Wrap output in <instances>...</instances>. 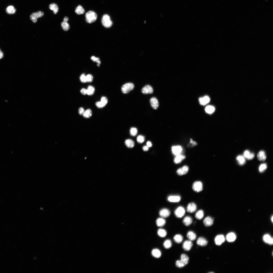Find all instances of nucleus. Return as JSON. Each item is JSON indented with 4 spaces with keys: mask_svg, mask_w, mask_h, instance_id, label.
I'll use <instances>...</instances> for the list:
<instances>
[{
    "mask_svg": "<svg viewBox=\"0 0 273 273\" xmlns=\"http://www.w3.org/2000/svg\"><path fill=\"white\" fill-rule=\"evenodd\" d=\"M189 257L186 254H183L181 256V260H178L176 262V266L179 268L184 267L189 263Z\"/></svg>",
    "mask_w": 273,
    "mask_h": 273,
    "instance_id": "1",
    "label": "nucleus"
},
{
    "mask_svg": "<svg viewBox=\"0 0 273 273\" xmlns=\"http://www.w3.org/2000/svg\"><path fill=\"white\" fill-rule=\"evenodd\" d=\"M85 16L86 22L89 23L95 22L97 17L96 14L95 12L92 11H88L85 14Z\"/></svg>",
    "mask_w": 273,
    "mask_h": 273,
    "instance_id": "2",
    "label": "nucleus"
},
{
    "mask_svg": "<svg viewBox=\"0 0 273 273\" xmlns=\"http://www.w3.org/2000/svg\"><path fill=\"white\" fill-rule=\"evenodd\" d=\"M101 22L103 26L106 28L110 27L113 24L109 16L107 14H105L103 16Z\"/></svg>",
    "mask_w": 273,
    "mask_h": 273,
    "instance_id": "3",
    "label": "nucleus"
},
{
    "mask_svg": "<svg viewBox=\"0 0 273 273\" xmlns=\"http://www.w3.org/2000/svg\"><path fill=\"white\" fill-rule=\"evenodd\" d=\"M134 84L132 83H127L124 84L121 88V91L124 94H127L134 89Z\"/></svg>",
    "mask_w": 273,
    "mask_h": 273,
    "instance_id": "4",
    "label": "nucleus"
},
{
    "mask_svg": "<svg viewBox=\"0 0 273 273\" xmlns=\"http://www.w3.org/2000/svg\"><path fill=\"white\" fill-rule=\"evenodd\" d=\"M44 12L40 11L32 13L30 16V19L31 21L34 23H35L37 22V19L41 18L44 15Z\"/></svg>",
    "mask_w": 273,
    "mask_h": 273,
    "instance_id": "5",
    "label": "nucleus"
},
{
    "mask_svg": "<svg viewBox=\"0 0 273 273\" xmlns=\"http://www.w3.org/2000/svg\"><path fill=\"white\" fill-rule=\"evenodd\" d=\"M193 189L195 192L199 193L203 189V184L200 181L194 182L193 185Z\"/></svg>",
    "mask_w": 273,
    "mask_h": 273,
    "instance_id": "6",
    "label": "nucleus"
},
{
    "mask_svg": "<svg viewBox=\"0 0 273 273\" xmlns=\"http://www.w3.org/2000/svg\"><path fill=\"white\" fill-rule=\"evenodd\" d=\"M185 213V210L182 207H179L175 210L174 214L177 218H181L184 215Z\"/></svg>",
    "mask_w": 273,
    "mask_h": 273,
    "instance_id": "7",
    "label": "nucleus"
},
{
    "mask_svg": "<svg viewBox=\"0 0 273 273\" xmlns=\"http://www.w3.org/2000/svg\"><path fill=\"white\" fill-rule=\"evenodd\" d=\"M193 246L192 241L190 240H186L183 243V249L186 251H188L191 249Z\"/></svg>",
    "mask_w": 273,
    "mask_h": 273,
    "instance_id": "8",
    "label": "nucleus"
},
{
    "mask_svg": "<svg viewBox=\"0 0 273 273\" xmlns=\"http://www.w3.org/2000/svg\"><path fill=\"white\" fill-rule=\"evenodd\" d=\"M141 91L144 94H152L154 92L153 88L150 85H145L142 89Z\"/></svg>",
    "mask_w": 273,
    "mask_h": 273,
    "instance_id": "9",
    "label": "nucleus"
},
{
    "mask_svg": "<svg viewBox=\"0 0 273 273\" xmlns=\"http://www.w3.org/2000/svg\"><path fill=\"white\" fill-rule=\"evenodd\" d=\"M189 168L188 166H184L179 169L177 171V173L179 176H181L186 174L189 172Z\"/></svg>",
    "mask_w": 273,
    "mask_h": 273,
    "instance_id": "10",
    "label": "nucleus"
},
{
    "mask_svg": "<svg viewBox=\"0 0 273 273\" xmlns=\"http://www.w3.org/2000/svg\"><path fill=\"white\" fill-rule=\"evenodd\" d=\"M225 241V238L224 236L221 235H217L215 238L214 241L215 244L218 246L221 245Z\"/></svg>",
    "mask_w": 273,
    "mask_h": 273,
    "instance_id": "11",
    "label": "nucleus"
},
{
    "mask_svg": "<svg viewBox=\"0 0 273 273\" xmlns=\"http://www.w3.org/2000/svg\"><path fill=\"white\" fill-rule=\"evenodd\" d=\"M197 206L194 203H191L189 204L187 208V212L190 213H193L196 211L197 209Z\"/></svg>",
    "mask_w": 273,
    "mask_h": 273,
    "instance_id": "12",
    "label": "nucleus"
},
{
    "mask_svg": "<svg viewBox=\"0 0 273 273\" xmlns=\"http://www.w3.org/2000/svg\"><path fill=\"white\" fill-rule=\"evenodd\" d=\"M198 245L202 247L206 246L207 245L208 242L207 240L204 238L201 237L199 238L197 241Z\"/></svg>",
    "mask_w": 273,
    "mask_h": 273,
    "instance_id": "13",
    "label": "nucleus"
},
{
    "mask_svg": "<svg viewBox=\"0 0 273 273\" xmlns=\"http://www.w3.org/2000/svg\"><path fill=\"white\" fill-rule=\"evenodd\" d=\"M150 102L151 106L154 109H157L159 106L158 100L155 97H153L151 99Z\"/></svg>",
    "mask_w": 273,
    "mask_h": 273,
    "instance_id": "14",
    "label": "nucleus"
},
{
    "mask_svg": "<svg viewBox=\"0 0 273 273\" xmlns=\"http://www.w3.org/2000/svg\"><path fill=\"white\" fill-rule=\"evenodd\" d=\"M214 220L211 217L208 216L203 221V223L206 227H209L212 225L213 223Z\"/></svg>",
    "mask_w": 273,
    "mask_h": 273,
    "instance_id": "15",
    "label": "nucleus"
},
{
    "mask_svg": "<svg viewBox=\"0 0 273 273\" xmlns=\"http://www.w3.org/2000/svg\"><path fill=\"white\" fill-rule=\"evenodd\" d=\"M210 97L208 96L200 98L199 99V103L203 105H205L210 102Z\"/></svg>",
    "mask_w": 273,
    "mask_h": 273,
    "instance_id": "16",
    "label": "nucleus"
},
{
    "mask_svg": "<svg viewBox=\"0 0 273 273\" xmlns=\"http://www.w3.org/2000/svg\"><path fill=\"white\" fill-rule=\"evenodd\" d=\"M182 149L181 146H173L172 150L173 153L175 155H179L181 153Z\"/></svg>",
    "mask_w": 273,
    "mask_h": 273,
    "instance_id": "17",
    "label": "nucleus"
},
{
    "mask_svg": "<svg viewBox=\"0 0 273 273\" xmlns=\"http://www.w3.org/2000/svg\"><path fill=\"white\" fill-rule=\"evenodd\" d=\"M181 197L179 195H171L168 197L169 201L172 202H178L181 200Z\"/></svg>",
    "mask_w": 273,
    "mask_h": 273,
    "instance_id": "18",
    "label": "nucleus"
},
{
    "mask_svg": "<svg viewBox=\"0 0 273 273\" xmlns=\"http://www.w3.org/2000/svg\"><path fill=\"white\" fill-rule=\"evenodd\" d=\"M159 214L163 218H167L170 216V212L168 209H164L160 211Z\"/></svg>",
    "mask_w": 273,
    "mask_h": 273,
    "instance_id": "19",
    "label": "nucleus"
},
{
    "mask_svg": "<svg viewBox=\"0 0 273 273\" xmlns=\"http://www.w3.org/2000/svg\"><path fill=\"white\" fill-rule=\"evenodd\" d=\"M183 224L187 226L190 225L193 222L192 218L189 216H187L183 219Z\"/></svg>",
    "mask_w": 273,
    "mask_h": 273,
    "instance_id": "20",
    "label": "nucleus"
},
{
    "mask_svg": "<svg viewBox=\"0 0 273 273\" xmlns=\"http://www.w3.org/2000/svg\"><path fill=\"white\" fill-rule=\"evenodd\" d=\"M49 9L53 11L54 13L55 14H56L58 13L59 10V8L58 6L56 4L53 3L50 4L49 6Z\"/></svg>",
    "mask_w": 273,
    "mask_h": 273,
    "instance_id": "21",
    "label": "nucleus"
},
{
    "mask_svg": "<svg viewBox=\"0 0 273 273\" xmlns=\"http://www.w3.org/2000/svg\"><path fill=\"white\" fill-rule=\"evenodd\" d=\"M257 157L260 161H265L266 159L265 152L263 150L260 151L258 154Z\"/></svg>",
    "mask_w": 273,
    "mask_h": 273,
    "instance_id": "22",
    "label": "nucleus"
},
{
    "mask_svg": "<svg viewBox=\"0 0 273 273\" xmlns=\"http://www.w3.org/2000/svg\"><path fill=\"white\" fill-rule=\"evenodd\" d=\"M187 237L189 240L191 241H194L196 239L197 235L193 231H189L187 234Z\"/></svg>",
    "mask_w": 273,
    "mask_h": 273,
    "instance_id": "23",
    "label": "nucleus"
},
{
    "mask_svg": "<svg viewBox=\"0 0 273 273\" xmlns=\"http://www.w3.org/2000/svg\"><path fill=\"white\" fill-rule=\"evenodd\" d=\"M263 239L264 241L266 243L271 244V245L273 244V238H271L269 235L266 234L264 235L263 236Z\"/></svg>",
    "mask_w": 273,
    "mask_h": 273,
    "instance_id": "24",
    "label": "nucleus"
},
{
    "mask_svg": "<svg viewBox=\"0 0 273 273\" xmlns=\"http://www.w3.org/2000/svg\"><path fill=\"white\" fill-rule=\"evenodd\" d=\"M226 239L228 242H233L235 240L236 236L234 233H230L227 234L226 236Z\"/></svg>",
    "mask_w": 273,
    "mask_h": 273,
    "instance_id": "25",
    "label": "nucleus"
},
{
    "mask_svg": "<svg viewBox=\"0 0 273 273\" xmlns=\"http://www.w3.org/2000/svg\"><path fill=\"white\" fill-rule=\"evenodd\" d=\"M185 157V156L179 155L174 159V163L176 164H180L182 160L184 159Z\"/></svg>",
    "mask_w": 273,
    "mask_h": 273,
    "instance_id": "26",
    "label": "nucleus"
},
{
    "mask_svg": "<svg viewBox=\"0 0 273 273\" xmlns=\"http://www.w3.org/2000/svg\"><path fill=\"white\" fill-rule=\"evenodd\" d=\"M152 254L154 257L157 258H159L161 255L160 251L157 249H153L152 251Z\"/></svg>",
    "mask_w": 273,
    "mask_h": 273,
    "instance_id": "27",
    "label": "nucleus"
},
{
    "mask_svg": "<svg viewBox=\"0 0 273 273\" xmlns=\"http://www.w3.org/2000/svg\"><path fill=\"white\" fill-rule=\"evenodd\" d=\"M174 239L175 242L178 243H180L183 241V238L181 235L177 234L174 236Z\"/></svg>",
    "mask_w": 273,
    "mask_h": 273,
    "instance_id": "28",
    "label": "nucleus"
},
{
    "mask_svg": "<svg viewBox=\"0 0 273 273\" xmlns=\"http://www.w3.org/2000/svg\"><path fill=\"white\" fill-rule=\"evenodd\" d=\"M156 224L158 226L161 227L164 226L166 223L165 220L162 218H158L156 221Z\"/></svg>",
    "mask_w": 273,
    "mask_h": 273,
    "instance_id": "29",
    "label": "nucleus"
},
{
    "mask_svg": "<svg viewBox=\"0 0 273 273\" xmlns=\"http://www.w3.org/2000/svg\"><path fill=\"white\" fill-rule=\"evenodd\" d=\"M204 216V212L202 210H199L195 214V217L198 220H201Z\"/></svg>",
    "mask_w": 273,
    "mask_h": 273,
    "instance_id": "30",
    "label": "nucleus"
},
{
    "mask_svg": "<svg viewBox=\"0 0 273 273\" xmlns=\"http://www.w3.org/2000/svg\"><path fill=\"white\" fill-rule=\"evenodd\" d=\"M75 11L77 14L80 15L84 14L85 10L83 7L80 5H79L76 8Z\"/></svg>",
    "mask_w": 273,
    "mask_h": 273,
    "instance_id": "31",
    "label": "nucleus"
},
{
    "mask_svg": "<svg viewBox=\"0 0 273 273\" xmlns=\"http://www.w3.org/2000/svg\"><path fill=\"white\" fill-rule=\"evenodd\" d=\"M6 11L8 14H13L15 13L16 10L13 6H10L6 8Z\"/></svg>",
    "mask_w": 273,
    "mask_h": 273,
    "instance_id": "32",
    "label": "nucleus"
},
{
    "mask_svg": "<svg viewBox=\"0 0 273 273\" xmlns=\"http://www.w3.org/2000/svg\"><path fill=\"white\" fill-rule=\"evenodd\" d=\"M215 108L213 106H207L205 108V111L207 113L209 114H213L215 111Z\"/></svg>",
    "mask_w": 273,
    "mask_h": 273,
    "instance_id": "33",
    "label": "nucleus"
},
{
    "mask_svg": "<svg viewBox=\"0 0 273 273\" xmlns=\"http://www.w3.org/2000/svg\"><path fill=\"white\" fill-rule=\"evenodd\" d=\"M87 94L89 96H92L94 93L95 89L91 85H89L87 89Z\"/></svg>",
    "mask_w": 273,
    "mask_h": 273,
    "instance_id": "34",
    "label": "nucleus"
},
{
    "mask_svg": "<svg viewBox=\"0 0 273 273\" xmlns=\"http://www.w3.org/2000/svg\"><path fill=\"white\" fill-rule=\"evenodd\" d=\"M125 144L126 146L129 148H133L135 145L134 142L132 140L130 139L126 140Z\"/></svg>",
    "mask_w": 273,
    "mask_h": 273,
    "instance_id": "35",
    "label": "nucleus"
},
{
    "mask_svg": "<svg viewBox=\"0 0 273 273\" xmlns=\"http://www.w3.org/2000/svg\"><path fill=\"white\" fill-rule=\"evenodd\" d=\"M92 113L91 110L90 109H88L84 111L83 115L84 118L88 119L91 116Z\"/></svg>",
    "mask_w": 273,
    "mask_h": 273,
    "instance_id": "36",
    "label": "nucleus"
},
{
    "mask_svg": "<svg viewBox=\"0 0 273 273\" xmlns=\"http://www.w3.org/2000/svg\"><path fill=\"white\" fill-rule=\"evenodd\" d=\"M237 159L240 165H243L245 164L246 162L245 159L243 156H239L237 157Z\"/></svg>",
    "mask_w": 273,
    "mask_h": 273,
    "instance_id": "37",
    "label": "nucleus"
},
{
    "mask_svg": "<svg viewBox=\"0 0 273 273\" xmlns=\"http://www.w3.org/2000/svg\"><path fill=\"white\" fill-rule=\"evenodd\" d=\"M67 22L63 21L61 24V26L63 29L65 31L68 30L70 28V25Z\"/></svg>",
    "mask_w": 273,
    "mask_h": 273,
    "instance_id": "38",
    "label": "nucleus"
},
{
    "mask_svg": "<svg viewBox=\"0 0 273 273\" xmlns=\"http://www.w3.org/2000/svg\"><path fill=\"white\" fill-rule=\"evenodd\" d=\"M158 235L162 238H164L167 235V233L165 230L164 229H160L158 231Z\"/></svg>",
    "mask_w": 273,
    "mask_h": 273,
    "instance_id": "39",
    "label": "nucleus"
},
{
    "mask_svg": "<svg viewBox=\"0 0 273 273\" xmlns=\"http://www.w3.org/2000/svg\"><path fill=\"white\" fill-rule=\"evenodd\" d=\"M164 246L166 249H169L172 246V243L171 240L167 239L165 240L164 243Z\"/></svg>",
    "mask_w": 273,
    "mask_h": 273,
    "instance_id": "40",
    "label": "nucleus"
},
{
    "mask_svg": "<svg viewBox=\"0 0 273 273\" xmlns=\"http://www.w3.org/2000/svg\"><path fill=\"white\" fill-rule=\"evenodd\" d=\"M91 59L94 62H96L97 63V66L99 67L101 62L99 58H96L95 57L93 56L91 57Z\"/></svg>",
    "mask_w": 273,
    "mask_h": 273,
    "instance_id": "41",
    "label": "nucleus"
},
{
    "mask_svg": "<svg viewBox=\"0 0 273 273\" xmlns=\"http://www.w3.org/2000/svg\"><path fill=\"white\" fill-rule=\"evenodd\" d=\"M267 165L266 164H263L261 165L259 168V172H263L267 169Z\"/></svg>",
    "mask_w": 273,
    "mask_h": 273,
    "instance_id": "42",
    "label": "nucleus"
},
{
    "mask_svg": "<svg viewBox=\"0 0 273 273\" xmlns=\"http://www.w3.org/2000/svg\"><path fill=\"white\" fill-rule=\"evenodd\" d=\"M130 134L131 136H136L137 133V129L135 128H132L130 130Z\"/></svg>",
    "mask_w": 273,
    "mask_h": 273,
    "instance_id": "43",
    "label": "nucleus"
},
{
    "mask_svg": "<svg viewBox=\"0 0 273 273\" xmlns=\"http://www.w3.org/2000/svg\"><path fill=\"white\" fill-rule=\"evenodd\" d=\"M97 107L99 108H102L104 107L106 105L101 101L97 102L96 103Z\"/></svg>",
    "mask_w": 273,
    "mask_h": 273,
    "instance_id": "44",
    "label": "nucleus"
},
{
    "mask_svg": "<svg viewBox=\"0 0 273 273\" xmlns=\"http://www.w3.org/2000/svg\"><path fill=\"white\" fill-rule=\"evenodd\" d=\"M144 137L141 135L137 137V140L139 143L141 144L144 141Z\"/></svg>",
    "mask_w": 273,
    "mask_h": 273,
    "instance_id": "45",
    "label": "nucleus"
},
{
    "mask_svg": "<svg viewBox=\"0 0 273 273\" xmlns=\"http://www.w3.org/2000/svg\"><path fill=\"white\" fill-rule=\"evenodd\" d=\"M80 79L81 82L82 83H85L87 82L86 76L84 74L81 75Z\"/></svg>",
    "mask_w": 273,
    "mask_h": 273,
    "instance_id": "46",
    "label": "nucleus"
},
{
    "mask_svg": "<svg viewBox=\"0 0 273 273\" xmlns=\"http://www.w3.org/2000/svg\"><path fill=\"white\" fill-rule=\"evenodd\" d=\"M87 82L91 83L93 80V77L91 74H89L86 76Z\"/></svg>",
    "mask_w": 273,
    "mask_h": 273,
    "instance_id": "47",
    "label": "nucleus"
},
{
    "mask_svg": "<svg viewBox=\"0 0 273 273\" xmlns=\"http://www.w3.org/2000/svg\"><path fill=\"white\" fill-rule=\"evenodd\" d=\"M101 101L102 102L106 105L108 102V100L107 97L103 96L101 98Z\"/></svg>",
    "mask_w": 273,
    "mask_h": 273,
    "instance_id": "48",
    "label": "nucleus"
},
{
    "mask_svg": "<svg viewBox=\"0 0 273 273\" xmlns=\"http://www.w3.org/2000/svg\"><path fill=\"white\" fill-rule=\"evenodd\" d=\"M250 153L248 150H246L244 153L243 156L244 157L247 158L249 156Z\"/></svg>",
    "mask_w": 273,
    "mask_h": 273,
    "instance_id": "49",
    "label": "nucleus"
},
{
    "mask_svg": "<svg viewBox=\"0 0 273 273\" xmlns=\"http://www.w3.org/2000/svg\"><path fill=\"white\" fill-rule=\"evenodd\" d=\"M254 157V154L252 153H250L249 156L247 158L248 159V160H251L253 159Z\"/></svg>",
    "mask_w": 273,
    "mask_h": 273,
    "instance_id": "50",
    "label": "nucleus"
},
{
    "mask_svg": "<svg viewBox=\"0 0 273 273\" xmlns=\"http://www.w3.org/2000/svg\"><path fill=\"white\" fill-rule=\"evenodd\" d=\"M85 111L84 109L82 107L80 108L79 111V113L80 115H83Z\"/></svg>",
    "mask_w": 273,
    "mask_h": 273,
    "instance_id": "51",
    "label": "nucleus"
},
{
    "mask_svg": "<svg viewBox=\"0 0 273 273\" xmlns=\"http://www.w3.org/2000/svg\"><path fill=\"white\" fill-rule=\"evenodd\" d=\"M81 93L83 95H85L87 94V89L84 88H83L81 89Z\"/></svg>",
    "mask_w": 273,
    "mask_h": 273,
    "instance_id": "52",
    "label": "nucleus"
},
{
    "mask_svg": "<svg viewBox=\"0 0 273 273\" xmlns=\"http://www.w3.org/2000/svg\"><path fill=\"white\" fill-rule=\"evenodd\" d=\"M143 149L144 151H147L149 149V147L147 146H144L142 148Z\"/></svg>",
    "mask_w": 273,
    "mask_h": 273,
    "instance_id": "53",
    "label": "nucleus"
},
{
    "mask_svg": "<svg viewBox=\"0 0 273 273\" xmlns=\"http://www.w3.org/2000/svg\"><path fill=\"white\" fill-rule=\"evenodd\" d=\"M190 143L192 144H193V146L196 145L197 144L196 142L193 141V140L191 139H190Z\"/></svg>",
    "mask_w": 273,
    "mask_h": 273,
    "instance_id": "54",
    "label": "nucleus"
},
{
    "mask_svg": "<svg viewBox=\"0 0 273 273\" xmlns=\"http://www.w3.org/2000/svg\"><path fill=\"white\" fill-rule=\"evenodd\" d=\"M147 146L148 147H150L152 146V144L151 143L150 141H148L146 143Z\"/></svg>",
    "mask_w": 273,
    "mask_h": 273,
    "instance_id": "55",
    "label": "nucleus"
},
{
    "mask_svg": "<svg viewBox=\"0 0 273 273\" xmlns=\"http://www.w3.org/2000/svg\"><path fill=\"white\" fill-rule=\"evenodd\" d=\"M4 57L3 53L1 51L0 49V60L3 58Z\"/></svg>",
    "mask_w": 273,
    "mask_h": 273,
    "instance_id": "56",
    "label": "nucleus"
},
{
    "mask_svg": "<svg viewBox=\"0 0 273 273\" xmlns=\"http://www.w3.org/2000/svg\"><path fill=\"white\" fill-rule=\"evenodd\" d=\"M69 18L67 17H65L63 19L64 21L66 22H67Z\"/></svg>",
    "mask_w": 273,
    "mask_h": 273,
    "instance_id": "57",
    "label": "nucleus"
},
{
    "mask_svg": "<svg viewBox=\"0 0 273 273\" xmlns=\"http://www.w3.org/2000/svg\"><path fill=\"white\" fill-rule=\"evenodd\" d=\"M272 222H273V216L272 218Z\"/></svg>",
    "mask_w": 273,
    "mask_h": 273,
    "instance_id": "58",
    "label": "nucleus"
}]
</instances>
